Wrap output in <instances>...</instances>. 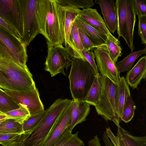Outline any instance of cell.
<instances>
[{
    "instance_id": "17",
    "label": "cell",
    "mask_w": 146,
    "mask_h": 146,
    "mask_svg": "<svg viewBox=\"0 0 146 146\" xmlns=\"http://www.w3.org/2000/svg\"><path fill=\"white\" fill-rule=\"evenodd\" d=\"M146 57L144 56L138 61L135 65L127 72L125 80L128 85L133 89L137 88L143 79H145Z\"/></svg>"
},
{
    "instance_id": "6",
    "label": "cell",
    "mask_w": 146,
    "mask_h": 146,
    "mask_svg": "<svg viewBox=\"0 0 146 146\" xmlns=\"http://www.w3.org/2000/svg\"><path fill=\"white\" fill-rule=\"evenodd\" d=\"M100 74L101 91L95 107L98 114L106 121H115L116 101L118 85L108 77Z\"/></svg>"
},
{
    "instance_id": "19",
    "label": "cell",
    "mask_w": 146,
    "mask_h": 146,
    "mask_svg": "<svg viewBox=\"0 0 146 146\" xmlns=\"http://www.w3.org/2000/svg\"><path fill=\"white\" fill-rule=\"evenodd\" d=\"M73 106L70 123L68 129L72 131L77 124L85 121L90 110V105L83 101L72 100Z\"/></svg>"
},
{
    "instance_id": "43",
    "label": "cell",
    "mask_w": 146,
    "mask_h": 146,
    "mask_svg": "<svg viewBox=\"0 0 146 146\" xmlns=\"http://www.w3.org/2000/svg\"><path fill=\"white\" fill-rule=\"evenodd\" d=\"M6 119H1V120H0V123H1L2 122H3V121H4Z\"/></svg>"
},
{
    "instance_id": "36",
    "label": "cell",
    "mask_w": 146,
    "mask_h": 146,
    "mask_svg": "<svg viewBox=\"0 0 146 146\" xmlns=\"http://www.w3.org/2000/svg\"><path fill=\"white\" fill-rule=\"evenodd\" d=\"M134 5L138 17L146 16V0H134Z\"/></svg>"
},
{
    "instance_id": "32",
    "label": "cell",
    "mask_w": 146,
    "mask_h": 146,
    "mask_svg": "<svg viewBox=\"0 0 146 146\" xmlns=\"http://www.w3.org/2000/svg\"><path fill=\"white\" fill-rule=\"evenodd\" d=\"M62 6H71L79 8L88 9L95 5L92 0H58Z\"/></svg>"
},
{
    "instance_id": "9",
    "label": "cell",
    "mask_w": 146,
    "mask_h": 146,
    "mask_svg": "<svg viewBox=\"0 0 146 146\" xmlns=\"http://www.w3.org/2000/svg\"><path fill=\"white\" fill-rule=\"evenodd\" d=\"M21 8L24 37L22 41L27 46L40 34L36 9L37 0H19Z\"/></svg>"
},
{
    "instance_id": "27",
    "label": "cell",
    "mask_w": 146,
    "mask_h": 146,
    "mask_svg": "<svg viewBox=\"0 0 146 146\" xmlns=\"http://www.w3.org/2000/svg\"><path fill=\"white\" fill-rule=\"evenodd\" d=\"M19 106L4 90L0 88V113H5L19 108Z\"/></svg>"
},
{
    "instance_id": "29",
    "label": "cell",
    "mask_w": 146,
    "mask_h": 146,
    "mask_svg": "<svg viewBox=\"0 0 146 146\" xmlns=\"http://www.w3.org/2000/svg\"><path fill=\"white\" fill-rule=\"evenodd\" d=\"M19 108L5 113L4 114L11 118L15 119L23 123L25 120L30 116L29 110L26 106L18 104Z\"/></svg>"
},
{
    "instance_id": "11",
    "label": "cell",
    "mask_w": 146,
    "mask_h": 146,
    "mask_svg": "<svg viewBox=\"0 0 146 146\" xmlns=\"http://www.w3.org/2000/svg\"><path fill=\"white\" fill-rule=\"evenodd\" d=\"M94 51L97 68L100 74L106 76L118 84L121 77L120 73L110 57L105 45L98 46Z\"/></svg>"
},
{
    "instance_id": "1",
    "label": "cell",
    "mask_w": 146,
    "mask_h": 146,
    "mask_svg": "<svg viewBox=\"0 0 146 146\" xmlns=\"http://www.w3.org/2000/svg\"><path fill=\"white\" fill-rule=\"evenodd\" d=\"M36 15L40 34L47 45H63V13L58 0H37Z\"/></svg>"
},
{
    "instance_id": "39",
    "label": "cell",
    "mask_w": 146,
    "mask_h": 146,
    "mask_svg": "<svg viewBox=\"0 0 146 146\" xmlns=\"http://www.w3.org/2000/svg\"><path fill=\"white\" fill-rule=\"evenodd\" d=\"M0 26L8 31L16 37L18 38L21 39L16 31L0 17Z\"/></svg>"
},
{
    "instance_id": "21",
    "label": "cell",
    "mask_w": 146,
    "mask_h": 146,
    "mask_svg": "<svg viewBox=\"0 0 146 146\" xmlns=\"http://www.w3.org/2000/svg\"><path fill=\"white\" fill-rule=\"evenodd\" d=\"M117 136L119 146H146V136H136L120 127H117Z\"/></svg>"
},
{
    "instance_id": "30",
    "label": "cell",
    "mask_w": 146,
    "mask_h": 146,
    "mask_svg": "<svg viewBox=\"0 0 146 146\" xmlns=\"http://www.w3.org/2000/svg\"><path fill=\"white\" fill-rule=\"evenodd\" d=\"M136 106L131 96H128L125 103L121 116V121L126 123L133 118Z\"/></svg>"
},
{
    "instance_id": "22",
    "label": "cell",
    "mask_w": 146,
    "mask_h": 146,
    "mask_svg": "<svg viewBox=\"0 0 146 146\" xmlns=\"http://www.w3.org/2000/svg\"><path fill=\"white\" fill-rule=\"evenodd\" d=\"M78 29L74 21L71 29L69 37L70 47L74 53V57L86 60L82 54V52L84 48L81 42Z\"/></svg>"
},
{
    "instance_id": "4",
    "label": "cell",
    "mask_w": 146,
    "mask_h": 146,
    "mask_svg": "<svg viewBox=\"0 0 146 146\" xmlns=\"http://www.w3.org/2000/svg\"><path fill=\"white\" fill-rule=\"evenodd\" d=\"M72 100L58 98L46 110L37 127L24 141L25 146H43L52 131L57 118Z\"/></svg>"
},
{
    "instance_id": "38",
    "label": "cell",
    "mask_w": 146,
    "mask_h": 146,
    "mask_svg": "<svg viewBox=\"0 0 146 146\" xmlns=\"http://www.w3.org/2000/svg\"><path fill=\"white\" fill-rule=\"evenodd\" d=\"M31 133V132H28L22 133L17 139L7 145L3 146H25V141Z\"/></svg>"
},
{
    "instance_id": "7",
    "label": "cell",
    "mask_w": 146,
    "mask_h": 146,
    "mask_svg": "<svg viewBox=\"0 0 146 146\" xmlns=\"http://www.w3.org/2000/svg\"><path fill=\"white\" fill-rule=\"evenodd\" d=\"M27 46L18 38L0 26V53L18 65L27 66Z\"/></svg>"
},
{
    "instance_id": "41",
    "label": "cell",
    "mask_w": 146,
    "mask_h": 146,
    "mask_svg": "<svg viewBox=\"0 0 146 146\" xmlns=\"http://www.w3.org/2000/svg\"><path fill=\"white\" fill-rule=\"evenodd\" d=\"M88 146H102L100 139L97 135L94 136L88 141Z\"/></svg>"
},
{
    "instance_id": "14",
    "label": "cell",
    "mask_w": 146,
    "mask_h": 146,
    "mask_svg": "<svg viewBox=\"0 0 146 146\" xmlns=\"http://www.w3.org/2000/svg\"><path fill=\"white\" fill-rule=\"evenodd\" d=\"M79 15L88 24L103 33L111 41L119 45L120 44L118 39L109 31L104 20L96 9L91 8L83 9L81 10Z\"/></svg>"
},
{
    "instance_id": "3",
    "label": "cell",
    "mask_w": 146,
    "mask_h": 146,
    "mask_svg": "<svg viewBox=\"0 0 146 146\" xmlns=\"http://www.w3.org/2000/svg\"><path fill=\"white\" fill-rule=\"evenodd\" d=\"M68 76L70 89L74 100L84 101L94 81L96 73L87 61L74 57Z\"/></svg>"
},
{
    "instance_id": "35",
    "label": "cell",
    "mask_w": 146,
    "mask_h": 146,
    "mask_svg": "<svg viewBox=\"0 0 146 146\" xmlns=\"http://www.w3.org/2000/svg\"><path fill=\"white\" fill-rule=\"evenodd\" d=\"M82 54L86 60L89 63L94 69L96 75L99 74L96 64L95 61V57L94 52L91 50L86 51L84 49Z\"/></svg>"
},
{
    "instance_id": "15",
    "label": "cell",
    "mask_w": 146,
    "mask_h": 146,
    "mask_svg": "<svg viewBox=\"0 0 146 146\" xmlns=\"http://www.w3.org/2000/svg\"><path fill=\"white\" fill-rule=\"evenodd\" d=\"M95 3L100 5L104 21L111 33L114 34L117 27V19L114 0H95Z\"/></svg>"
},
{
    "instance_id": "16",
    "label": "cell",
    "mask_w": 146,
    "mask_h": 146,
    "mask_svg": "<svg viewBox=\"0 0 146 146\" xmlns=\"http://www.w3.org/2000/svg\"><path fill=\"white\" fill-rule=\"evenodd\" d=\"M74 22L96 47L105 45L107 38L106 35L84 21L79 15L77 16Z\"/></svg>"
},
{
    "instance_id": "5",
    "label": "cell",
    "mask_w": 146,
    "mask_h": 146,
    "mask_svg": "<svg viewBox=\"0 0 146 146\" xmlns=\"http://www.w3.org/2000/svg\"><path fill=\"white\" fill-rule=\"evenodd\" d=\"M118 39L122 37L132 52L135 47L134 32L136 21L134 0H116Z\"/></svg>"
},
{
    "instance_id": "13",
    "label": "cell",
    "mask_w": 146,
    "mask_h": 146,
    "mask_svg": "<svg viewBox=\"0 0 146 146\" xmlns=\"http://www.w3.org/2000/svg\"><path fill=\"white\" fill-rule=\"evenodd\" d=\"M73 106L71 102L63 111L56 120L52 131L43 146H53L70 123Z\"/></svg>"
},
{
    "instance_id": "28",
    "label": "cell",
    "mask_w": 146,
    "mask_h": 146,
    "mask_svg": "<svg viewBox=\"0 0 146 146\" xmlns=\"http://www.w3.org/2000/svg\"><path fill=\"white\" fill-rule=\"evenodd\" d=\"M46 110L30 116L23 121L22 123L24 133L31 132L32 133L37 127L44 116Z\"/></svg>"
},
{
    "instance_id": "37",
    "label": "cell",
    "mask_w": 146,
    "mask_h": 146,
    "mask_svg": "<svg viewBox=\"0 0 146 146\" xmlns=\"http://www.w3.org/2000/svg\"><path fill=\"white\" fill-rule=\"evenodd\" d=\"M21 134H0V144L2 146L7 145L17 139Z\"/></svg>"
},
{
    "instance_id": "12",
    "label": "cell",
    "mask_w": 146,
    "mask_h": 146,
    "mask_svg": "<svg viewBox=\"0 0 146 146\" xmlns=\"http://www.w3.org/2000/svg\"><path fill=\"white\" fill-rule=\"evenodd\" d=\"M18 104H20L27 106L30 116L44 110L38 89L36 87L28 92H21L4 90Z\"/></svg>"
},
{
    "instance_id": "40",
    "label": "cell",
    "mask_w": 146,
    "mask_h": 146,
    "mask_svg": "<svg viewBox=\"0 0 146 146\" xmlns=\"http://www.w3.org/2000/svg\"><path fill=\"white\" fill-rule=\"evenodd\" d=\"M105 133L114 146H119V142L117 136L115 135L110 127H108L106 128Z\"/></svg>"
},
{
    "instance_id": "33",
    "label": "cell",
    "mask_w": 146,
    "mask_h": 146,
    "mask_svg": "<svg viewBox=\"0 0 146 146\" xmlns=\"http://www.w3.org/2000/svg\"><path fill=\"white\" fill-rule=\"evenodd\" d=\"M138 33L142 43L146 44V16L138 17Z\"/></svg>"
},
{
    "instance_id": "20",
    "label": "cell",
    "mask_w": 146,
    "mask_h": 146,
    "mask_svg": "<svg viewBox=\"0 0 146 146\" xmlns=\"http://www.w3.org/2000/svg\"><path fill=\"white\" fill-rule=\"evenodd\" d=\"M63 13V25L65 47H70L69 39L71 29L76 18L80 13L81 10L73 6H62Z\"/></svg>"
},
{
    "instance_id": "8",
    "label": "cell",
    "mask_w": 146,
    "mask_h": 146,
    "mask_svg": "<svg viewBox=\"0 0 146 146\" xmlns=\"http://www.w3.org/2000/svg\"><path fill=\"white\" fill-rule=\"evenodd\" d=\"M47 47L45 70L49 72L51 77L60 73L66 76L64 69L68 68L74 57L72 50L68 46L64 47L63 45H47Z\"/></svg>"
},
{
    "instance_id": "24",
    "label": "cell",
    "mask_w": 146,
    "mask_h": 146,
    "mask_svg": "<svg viewBox=\"0 0 146 146\" xmlns=\"http://www.w3.org/2000/svg\"><path fill=\"white\" fill-rule=\"evenodd\" d=\"M146 47L143 49L131 52L122 60L117 62L115 65L118 72H121L128 71L131 68L136 60L143 54H146Z\"/></svg>"
},
{
    "instance_id": "10",
    "label": "cell",
    "mask_w": 146,
    "mask_h": 146,
    "mask_svg": "<svg viewBox=\"0 0 146 146\" xmlns=\"http://www.w3.org/2000/svg\"><path fill=\"white\" fill-rule=\"evenodd\" d=\"M0 17L24 37L21 11L19 0H0Z\"/></svg>"
},
{
    "instance_id": "2",
    "label": "cell",
    "mask_w": 146,
    "mask_h": 146,
    "mask_svg": "<svg viewBox=\"0 0 146 146\" xmlns=\"http://www.w3.org/2000/svg\"><path fill=\"white\" fill-rule=\"evenodd\" d=\"M36 87L27 66H20L0 53V88L21 92H29Z\"/></svg>"
},
{
    "instance_id": "34",
    "label": "cell",
    "mask_w": 146,
    "mask_h": 146,
    "mask_svg": "<svg viewBox=\"0 0 146 146\" xmlns=\"http://www.w3.org/2000/svg\"><path fill=\"white\" fill-rule=\"evenodd\" d=\"M78 32L82 46L86 51L94 50L96 47L80 28L78 29Z\"/></svg>"
},
{
    "instance_id": "26",
    "label": "cell",
    "mask_w": 146,
    "mask_h": 146,
    "mask_svg": "<svg viewBox=\"0 0 146 146\" xmlns=\"http://www.w3.org/2000/svg\"><path fill=\"white\" fill-rule=\"evenodd\" d=\"M23 133L22 123L15 119H6L0 123V134Z\"/></svg>"
},
{
    "instance_id": "31",
    "label": "cell",
    "mask_w": 146,
    "mask_h": 146,
    "mask_svg": "<svg viewBox=\"0 0 146 146\" xmlns=\"http://www.w3.org/2000/svg\"><path fill=\"white\" fill-rule=\"evenodd\" d=\"M109 55L115 64L119 57L122 55V49L118 44L115 43L107 38L105 43Z\"/></svg>"
},
{
    "instance_id": "18",
    "label": "cell",
    "mask_w": 146,
    "mask_h": 146,
    "mask_svg": "<svg viewBox=\"0 0 146 146\" xmlns=\"http://www.w3.org/2000/svg\"><path fill=\"white\" fill-rule=\"evenodd\" d=\"M116 101L115 121L117 127H120L121 116L124 105L127 97L131 96L129 85L123 76L120 77L118 83Z\"/></svg>"
},
{
    "instance_id": "42",
    "label": "cell",
    "mask_w": 146,
    "mask_h": 146,
    "mask_svg": "<svg viewBox=\"0 0 146 146\" xmlns=\"http://www.w3.org/2000/svg\"><path fill=\"white\" fill-rule=\"evenodd\" d=\"M11 118L7 115L1 113H0V120L6 119Z\"/></svg>"
},
{
    "instance_id": "25",
    "label": "cell",
    "mask_w": 146,
    "mask_h": 146,
    "mask_svg": "<svg viewBox=\"0 0 146 146\" xmlns=\"http://www.w3.org/2000/svg\"><path fill=\"white\" fill-rule=\"evenodd\" d=\"M100 74L96 75L94 81L84 101L95 107L99 101L101 91Z\"/></svg>"
},
{
    "instance_id": "23",
    "label": "cell",
    "mask_w": 146,
    "mask_h": 146,
    "mask_svg": "<svg viewBox=\"0 0 146 146\" xmlns=\"http://www.w3.org/2000/svg\"><path fill=\"white\" fill-rule=\"evenodd\" d=\"M78 132L73 134L67 128L59 137L53 146H82L83 141L78 136Z\"/></svg>"
}]
</instances>
